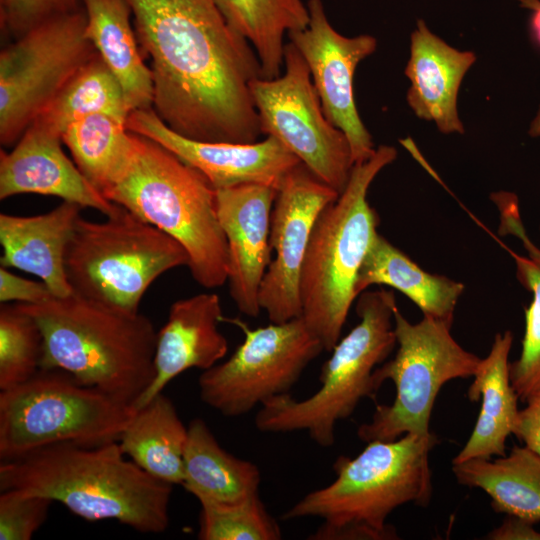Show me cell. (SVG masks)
I'll return each instance as SVG.
<instances>
[{
  "instance_id": "1",
  "label": "cell",
  "mask_w": 540,
  "mask_h": 540,
  "mask_svg": "<svg viewBox=\"0 0 540 540\" xmlns=\"http://www.w3.org/2000/svg\"><path fill=\"white\" fill-rule=\"evenodd\" d=\"M151 59L155 113L173 131L206 142L254 143L262 135L251 95L261 77L250 43L215 0H126Z\"/></svg>"
},
{
  "instance_id": "2",
  "label": "cell",
  "mask_w": 540,
  "mask_h": 540,
  "mask_svg": "<svg viewBox=\"0 0 540 540\" xmlns=\"http://www.w3.org/2000/svg\"><path fill=\"white\" fill-rule=\"evenodd\" d=\"M0 488L47 497L84 520H116L142 533H161L169 524L172 485L126 460L118 441L51 445L2 461Z\"/></svg>"
},
{
  "instance_id": "3",
  "label": "cell",
  "mask_w": 540,
  "mask_h": 540,
  "mask_svg": "<svg viewBox=\"0 0 540 540\" xmlns=\"http://www.w3.org/2000/svg\"><path fill=\"white\" fill-rule=\"evenodd\" d=\"M438 442L432 432L367 442L357 456L335 461L331 484L306 494L281 518L320 517L323 524L310 536L315 540L398 539L387 518L402 505L430 503L429 454Z\"/></svg>"
},
{
  "instance_id": "4",
  "label": "cell",
  "mask_w": 540,
  "mask_h": 540,
  "mask_svg": "<svg viewBox=\"0 0 540 540\" xmlns=\"http://www.w3.org/2000/svg\"><path fill=\"white\" fill-rule=\"evenodd\" d=\"M18 304L42 331L41 369L65 371L133 405L152 383L157 331L140 312L117 310L74 292Z\"/></svg>"
},
{
  "instance_id": "5",
  "label": "cell",
  "mask_w": 540,
  "mask_h": 540,
  "mask_svg": "<svg viewBox=\"0 0 540 540\" xmlns=\"http://www.w3.org/2000/svg\"><path fill=\"white\" fill-rule=\"evenodd\" d=\"M123 177L105 197L183 246L193 279L206 289L227 282L228 251L215 189L195 168L159 143L136 134Z\"/></svg>"
},
{
  "instance_id": "6",
  "label": "cell",
  "mask_w": 540,
  "mask_h": 540,
  "mask_svg": "<svg viewBox=\"0 0 540 540\" xmlns=\"http://www.w3.org/2000/svg\"><path fill=\"white\" fill-rule=\"evenodd\" d=\"M396 157L394 147L381 145L370 159L355 164L345 189L313 227L299 281L301 316L326 352L341 338L358 297L360 268L378 234L379 217L367 200L369 187Z\"/></svg>"
},
{
  "instance_id": "7",
  "label": "cell",
  "mask_w": 540,
  "mask_h": 540,
  "mask_svg": "<svg viewBox=\"0 0 540 540\" xmlns=\"http://www.w3.org/2000/svg\"><path fill=\"white\" fill-rule=\"evenodd\" d=\"M359 323L332 349L323 364L320 388L310 397L297 400L289 393L267 400L255 417L261 432L305 431L322 447L335 442V426L348 418L361 399L378 391L373 373L396 345L392 291L380 288L357 297Z\"/></svg>"
},
{
  "instance_id": "8",
  "label": "cell",
  "mask_w": 540,
  "mask_h": 540,
  "mask_svg": "<svg viewBox=\"0 0 540 540\" xmlns=\"http://www.w3.org/2000/svg\"><path fill=\"white\" fill-rule=\"evenodd\" d=\"M187 264L181 244L122 206L101 222L80 217L65 255L74 293L128 313L159 276Z\"/></svg>"
},
{
  "instance_id": "9",
  "label": "cell",
  "mask_w": 540,
  "mask_h": 540,
  "mask_svg": "<svg viewBox=\"0 0 540 540\" xmlns=\"http://www.w3.org/2000/svg\"><path fill=\"white\" fill-rule=\"evenodd\" d=\"M137 408L71 374L40 369L0 392V458L9 461L57 444L118 441Z\"/></svg>"
},
{
  "instance_id": "10",
  "label": "cell",
  "mask_w": 540,
  "mask_h": 540,
  "mask_svg": "<svg viewBox=\"0 0 540 540\" xmlns=\"http://www.w3.org/2000/svg\"><path fill=\"white\" fill-rule=\"evenodd\" d=\"M395 356L378 366L377 389L391 380L396 389L390 405H378L357 431L364 442L395 440L406 433L428 434L436 397L450 380L473 377L481 358L462 348L450 333L451 324L431 317L412 324L394 309Z\"/></svg>"
},
{
  "instance_id": "11",
  "label": "cell",
  "mask_w": 540,
  "mask_h": 540,
  "mask_svg": "<svg viewBox=\"0 0 540 540\" xmlns=\"http://www.w3.org/2000/svg\"><path fill=\"white\" fill-rule=\"evenodd\" d=\"M84 8L33 27L0 53V142L16 144L96 53Z\"/></svg>"
},
{
  "instance_id": "12",
  "label": "cell",
  "mask_w": 540,
  "mask_h": 540,
  "mask_svg": "<svg viewBox=\"0 0 540 540\" xmlns=\"http://www.w3.org/2000/svg\"><path fill=\"white\" fill-rule=\"evenodd\" d=\"M222 321L240 328L244 340L226 361L203 371L198 384L201 400L226 417H239L289 393L324 351L302 316L254 329L239 318Z\"/></svg>"
},
{
  "instance_id": "13",
  "label": "cell",
  "mask_w": 540,
  "mask_h": 540,
  "mask_svg": "<svg viewBox=\"0 0 540 540\" xmlns=\"http://www.w3.org/2000/svg\"><path fill=\"white\" fill-rule=\"evenodd\" d=\"M283 68L280 76L259 77L250 86L261 133L278 139L340 194L354 166L348 139L326 118L307 63L291 42Z\"/></svg>"
},
{
  "instance_id": "14",
  "label": "cell",
  "mask_w": 540,
  "mask_h": 540,
  "mask_svg": "<svg viewBox=\"0 0 540 540\" xmlns=\"http://www.w3.org/2000/svg\"><path fill=\"white\" fill-rule=\"evenodd\" d=\"M339 193L300 163L284 178L275 197L270 247L275 252L259 290V305L271 323L302 315L300 274L315 222Z\"/></svg>"
},
{
  "instance_id": "15",
  "label": "cell",
  "mask_w": 540,
  "mask_h": 540,
  "mask_svg": "<svg viewBox=\"0 0 540 540\" xmlns=\"http://www.w3.org/2000/svg\"><path fill=\"white\" fill-rule=\"evenodd\" d=\"M307 7V26L289 32V41L307 63L326 118L346 135L354 165L363 163L376 149L355 104L353 78L358 64L375 51L377 41L371 35L346 37L337 32L322 0H309Z\"/></svg>"
},
{
  "instance_id": "16",
  "label": "cell",
  "mask_w": 540,
  "mask_h": 540,
  "mask_svg": "<svg viewBox=\"0 0 540 540\" xmlns=\"http://www.w3.org/2000/svg\"><path fill=\"white\" fill-rule=\"evenodd\" d=\"M129 131L147 137L199 171L215 189L255 183L278 190L301 161L278 139L267 136L254 143L206 142L170 129L152 108L132 111Z\"/></svg>"
},
{
  "instance_id": "17",
  "label": "cell",
  "mask_w": 540,
  "mask_h": 540,
  "mask_svg": "<svg viewBox=\"0 0 540 540\" xmlns=\"http://www.w3.org/2000/svg\"><path fill=\"white\" fill-rule=\"evenodd\" d=\"M277 190L248 183L215 190L216 212L228 251L229 294L238 310L257 317L259 290L272 260L271 215Z\"/></svg>"
},
{
  "instance_id": "18",
  "label": "cell",
  "mask_w": 540,
  "mask_h": 540,
  "mask_svg": "<svg viewBox=\"0 0 540 540\" xmlns=\"http://www.w3.org/2000/svg\"><path fill=\"white\" fill-rule=\"evenodd\" d=\"M62 137L32 123L11 152H0V199L18 194L55 196L106 216L121 206L104 197L62 149Z\"/></svg>"
},
{
  "instance_id": "19",
  "label": "cell",
  "mask_w": 540,
  "mask_h": 540,
  "mask_svg": "<svg viewBox=\"0 0 540 540\" xmlns=\"http://www.w3.org/2000/svg\"><path fill=\"white\" fill-rule=\"evenodd\" d=\"M220 298L201 293L175 301L166 323L157 332L155 376L134 404L148 403L181 373L192 368L203 371L218 364L228 351V341L218 330L223 320Z\"/></svg>"
},
{
  "instance_id": "20",
  "label": "cell",
  "mask_w": 540,
  "mask_h": 540,
  "mask_svg": "<svg viewBox=\"0 0 540 540\" xmlns=\"http://www.w3.org/2000/svg\"><path fill=\"white\" fill-rule=\"evenodd\" d=\"M475 61L473 52L451 47L419 20L411 35L410 58L405 69L411 82L407 103L415 115L433 121L442 133H464L457 95Z\"/></svg>"
},
{
  "instance_id": "21",
  "label": "cell",
  "mask_w": 540,
  "mask_h": 540,
  "mask_svg": "<svg viewBox=\"0 0 540 540\" xmlns=\"http://www.w3.org/2000/svg\"><path fill=\"white\" fill-rule=\"evenodd\" d=\"M83 209L79 204L62 201L53 210L35 216L0 214V263L41 279L54 297H66L73 291L65 271L69 240Z\"/></svg>"
},
{
  "instance_id": "22",
  "label": "cell",
  "mask_w": 540,
  "mask_h": 540,
  "mask_svg": "<svg viewBox=\"0 0 540 540\" xmlns=\"http://www.w3.org/2000/svg\"><path fill=\"white\" fill-rule=\"evenodd\" d=\"M513 338L509 330L497 333L489 354L479 363L467 396L472 402L481 398V409L470 437L452 464L506 455V440L519 413L508 361Z\"/></svg>"
},
{
  "instance_id": "23",
  "label": "cell",
  "mask_w": 540,
  "mask_h": 540,
  "mask_svg": "<svg viewBox=\"0 0 540 540\" xmlns=\"http://www.w3.org/2000/svg\"><path fill=\"white\" fill-rule=\"evenodd\" d=\"M87 36L119 82L132 111L153 105L152 72L141 56L126 0H83Z\"/></svg>"
},
{
  "instance_id": "24",
  "label": "cell",
  "mask_w": 540,
  "mask_h": 540,
  "mask_svg": "<svg viewBox=\"0 0 540 540\" xmlns=\"http://www.w3.org/2000/svg\"><path fill=\"white\" fill-rule=\"evenodd\" d=\"M261 474L249 461L224 450L200 418L188 425L184 488L200 503L235 504L258 495Z\"/></svg>"
},
{
  "instance_id": "25",
  "label": "cell",
  "mask_w": 540,
  "mask_h": 540,
  "mask_svg": "<svg viewBox=\"0 0 540 540\" xmlns=\"http://www.w3.org/2000/svg\"><path fill=\"white\" fill-rule=\"evenodd\" d=\"M372 285L398 290L419 307L423 316L451 325L458 299L465 289L458 281L425 271L379 233L360 268L357 295Z\"/></svg>"
},
{
  "instance_id": "26",
  "label": "cell",
  "mask_w": 540,
  "mask_h": 540,
  "mask_svg": "<svg viewBox=\"0 0 540 540\" xmlns=\"http://www.w3.org/2000/svg\"><path fill=\"white\" fill-rule=\"evenodd\" d=\"M457 482L479 488L491 498L496 513L526 522H540V454L528 446H514L509 455L491 461L473 458L453 464Z\"/></svg>"
},
{
  "instance_id": "27",
  "label": "cell",
  "mask_w": 540,
  "mask_h": 540,
  "mask_svg": "<svg viewBox=\"0 0 540 540\" xmlns=\"http://www.w3.org/2000/svg\"><path fill=\"white\" fill-rule=\"evenodd\" d=\"M188 427L173 402L159 393L138 408L118 442L124 455L152 477L182 484Z\"/></svg>"
},
{
  "instance_id": "28",
  "label": "cell",
  "mask_w": 540,
  "mask_h": 540,
  "mask_svg": "<svg viewBox=\"0 0 540 540\" xmlns=\"http://www.w3.org/2000/svg\"><path fill=\"white\" fill-rule=\"evenodd\" d=\"M229 25L253 47L261 78L282 73L285 34L305 28L309 22L302 0H215Z\"/></svg>"
},
{
  "instance_id": "29",
  "label": "cell",
  "mask_w": 540,
  "mask_h": 540,
  "mask_svg": "<svg viewBox=\"0 0 540 540\" xmlns=\"http://www.w3.org/2000/svg\"><path fill=\"white\" fill-rule=\"evenodd\" d=\"M61 137L79 170L103 195L123 177L133 157L135 135L126 119L113 115L83 117Z\"/></svg>"
},
{
  "instance_id": "30",
  "label": "cell",
  "mask_w": 540,
  "mask_h": 540,
  "mask_svg": "<svg viewBox=\"0 0 540 540\" xmlns=\"http://www.w3.org/2000/svg\"><path fill=\"white\" fill-rule=\"evenodd\" d=\"M99 113L127 120L131 110L119 82L96 53L64 85L33 123L62 136L71 123Z\"/></svg>"
},
{
  "instance_id": "31",
  "label": "cell",
  "mask_w": 540,
  "mask_h": 540,
  "mask_svg": "<svg viewBox=\"0 0 540 540\" xmlns=\"http://www.w3.org/2000/svg\"><path fill=\"white\" fill-rule=\"evenodd\" d=\"M43 334L18 303L0 306V391L18 386L41 369Z\"/></svg>"
},
{
  "instance_id": "32",
  "label": "cell",
  "mask_w": 540,
  "mask_h": 540,
  "mask_svg": "<svg viewBox=\"0 0 540 540\" xmlns=\"http://www.w3.org/2000/svg\"><path fill=\"white\" fill-rule=\"evenodd\" d=\"M201 540H279L281 530L255 495L245 501L218 505L200 503Z\"/></svg>"
},
{
  "instance_id": "33",
  "label": "cell",
  "mask_w": 540,
  "mask_h": 540,
  "mask_svg": "<svg viewBox=\"0 0 540 540\" xmlns=\"http://www.w3.org/2000/svg\"><path fill=\"white\" fill-rule=\"evenodd\" d=\"M509 252L515 260L518 280L533 295L525 309L522 350L518 359L510 364L511 384L518 399L526 403L540 391V267L529 257Z\"/></svg>"
},
{
  "instance_id": "34",
  "label": "cell",
  "mask_w": 540,
  "mask_h": 540,
  "mask_svg": "<svg viewBox=\"0 0 540 540\" xmlns=\"http://www.w3.org/2000/svg\"><path fill=\"white\" fill-rule=\"evenodd\" d=\"M53 501L17 490L0 494V539L30 540L45 522Z\"/></svg>"
},
{
  "instance_id": "35",
  "label": "cell",
  "mask_w": 540,
  "mask_h": 540,
  "mask_svg": "<svg viewBox=\"0 0 540 540\" xmlns=\"http://www.w3.org/2000/svg\"><path fill=\"white\" fill-rule=\"evenodd\" d=\"M83 8V0H0L1 28L14 39L40 23Z\"/></svg>"
},
{
  "instance_id": "36",
  "label": "cell",
  "mask_w": 540,
  "mask_h": 540,
  "mask_svg": "<svg viewBox=\"0 0 540 540\" xmlns=\"http://www.w3.org/2000/svg\"><path fill=\"white\" fill-rule=\"evenodd\" d=\"M53 297L45 283L20 277L7 268H0L1 303L40 304Z\"/></svg>"
},
{
  "instance_id": "37",
  "label": "cell",
  "mask_w": 540,
  "mask_h": 540,
  "mask_svg": "<svg viewBox=\"0 0 540 540\" xmlns=\"http://www.w3.org/2000/svg\"><path fill=\"white\" fill-rule=\"evenodd\" d=\"M494 201L498 205L500 211V228L501 234H513L519 238L526 251L528 257L540 267V248L536 247L522 225L517 198L510 193L495 194Z\"/></svg>"
},
{
  "instance_id": "38",
  "label": "cell",
  "mask_w": 540,
  "mask_h": 540,
  "mask_svg": "<svg viewBox=\"0 0 540 540\" xmlns=\"http://www.w3.org/2000/svg\"><path fill=\"white\" fill-rule=\"evenodd\" d=\"M526 404L525 408L519 410L512 434L540 454V391Z\"/></svg>"
},
{
  "instance_id": "39",
  "label": "cell",
  "mask_w": 540,
  "mask_h": 540,
  "mask_svg": "<svg viewBox=\"0 0 540 540\" xmlns=\"http://www.w3.org/2000/svg\"><path fill=\"white\" fill-rule=\"evenodd\" d=\"M534 524L507 516L503 523L493 529L487 539L493 540H540V532L533 528Z\"/></svg>"
},
{
  "instance_id": "40",
  "label": "cell",
  "mask_w": 540,
  "mask_h": 540,
  "mask_svg": "<svg viewBox=\"0 0 540 540\" xmlns=\"http://www.w3.org/2000/svg\"><path fill=\"white\" fill-rule=\"evenodd\" d=\"M523 7L532 11L531 28L533 34L540 43V0H518Z\"/></svg>"
},
{
  "instance_id": "41",
  "label": "cell",
  "mask_w": 540,
  "mask_h": 540,
  "mask_svg": "<svg viewBox=\"0 0 540 540\" xmlns=\"http://www.w3.org/2000/svg\"><path fill=\"white\" fill-rule=\"evenodd\" d=\"M529 134L533 137H539L540 136V108L532 121L530 128H529Z\"/></svg>"
}]
</instances>
